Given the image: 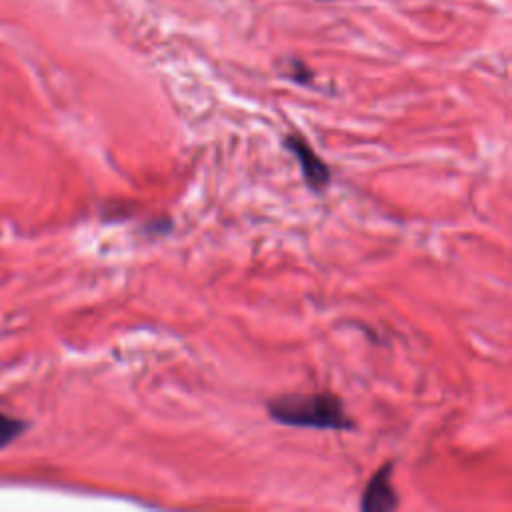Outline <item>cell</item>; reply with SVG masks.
Wrapping results in <instances>:
<instances>
[{
    "instance_id": "obj_1",
    "label": "cell",
    "mask_w": 512,
    "mask_h": 512,
    "mask_svg": "<svg viewBox=\"0 0 512 512\" xmlns=\"http://www.w3.org/2000/svg\"><path fill=\"white\" fill-rule=\"evenodd\" d=\"M266 410L272 420L286 426L318 430H350L354 426L340 398L324 392L276 396L266 402Z\"/></svg>"
},
{
    "instance_id": "obj_2",
    "label": "cell",
    "mask_w": 512,
    "mask_h": 512,
    "mask_svg": "<svg viewBox=\"0 0 512 512\" xmlns=\"http://www.w3.org/2000/svg\"><path fill=\"white\" fill-rule=\"evenodd\" d=\"M284 146L296 156L306 184L316 192L324 190L326 184L330 182V170L324 164V160L310 148V144L302 136L290 134L284 138Z\"/></svg>"
},
{
    "instance_id": "obj_3",
    "label": "cell",
    "mask_w": 512,
    "mask_h": 512,
    "mask_svg": "<svg viewBox=\"0 0 512 512\" xmlns=\"http://www.w3.org/2000/svg\"><path fill=\"white\" fill-rule=\"evenodd\" d=\"M390 474H392V464L386 462L368 480V484L364 488V494H362V502H360L362 510H366V512H386V510H394L398 506V498H396V492L392 488Z\"/></svg>"
},
{
    "instance_id": "obj_4",
    "label": "cell",
    "mask_w": 512,
    "mask_h": 512,
    "mask_svg": "<svg viewBox=\"0 0 512 512\" xmlns=\"http://www.w3.org/2000/svg\"><path fill=\"white\" fill-rule=\"evenodd\" d=\"M26 430V422L0 412V448L14 442Z\"/></svg>"
}]
</instances>
